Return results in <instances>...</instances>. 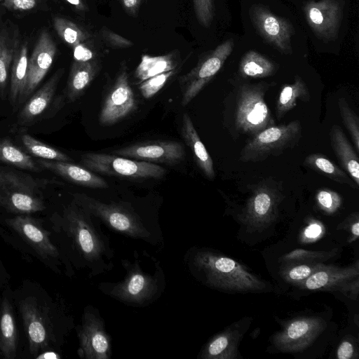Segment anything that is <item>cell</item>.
<instances>
[{
  "mask_svg": "<svg viewBox=\"0 0 359 359\" xmlns=\"http://www.w3.org/2000/svg\"><path fill=\"white\" fill-rule=\"evenodd\" d=\"M194 276L210 288L228 293L269 292V283L243 264L214 250L203 248L194 251L189 261Z\"/></svg>",
  "mask_w": 359,
  "mask_h": 359,
  "instance_id": "cell-1",
  "label": "cell"
},
{
  "mask_svg": "<svg viewBox=\"0 0 359 359\" xmlns=\"http://www.w3.org/2000/svg\"><path fill=\"white\" fill-rule=\"evenodd\" d=\"M126 270L123 280L116 283H102L100 288L103 292L126 304L144 305L158 297L164 287L160 271L156 275L144 271L136 260L131 263L122 261Z\"/></svg>",
  "mask_w": 359,
  "mask_h": 359,
  "instance_id": "cell-2",
  "label": "cell"
},
{
  "mask_svg": "<svg viewBox=\"0 0 359 359\" xmlns=\"http://www.w3.org/2000/svg\"><path fill=\"white\" fill-rule=\"evenodd\" d=\"M269 88L266 83H245L238 88L235 109V127L243 134L255 135L275 125L265 94Z\"/></svg>",
  "mask_w": 359,
  "mask_h": 359,
  "instance_id": "cell-3",
  "label": "cell"
},
{
  "mask_svg": "<svg viewBox=\"0 0 359 359\" xmlns=\"http://www.w3.org/2000/svg\"><path fill=\"white\" fill-rule=\"evenodd\" d=\"M302 136L300 122L295 120L287 124L268 127L246 143L241 152L242 162H259L271 156L281 154L293 148Z\"/></svg>",
  "mask_w": 359,
  "mask_h": 359,
  "instance_id": "cell-4",
  "label": "cell"
},
{
  "mask_svg": "<svg viewBox=\"0 0 359 359\" xmlns=\"http://www.w3.org/2000/svg\"><path fill=\"white\" fill-rule=\"evenodd\" d=\"M76 203L90 216L101 219L110 229L123 235L147 239L150 233L131 208L121 203H105L84 194L74 195Z\"/></svg>",
  "mask_w": 359,
  "mask_h": 359,
  "instance_id": "cell-5",
  "label": "cell"
},
{
  "mask_svg": "<svg viewBox=\"0 0 359 359\" xmlns=\"http://www.w3.org/2000/svg\"><path fill=\"white\" fill-rule=\"evenodd\" d=\"M81 163L95 172L135 180L160 179L167 171L162 166L153 163L95 152L81 155Z\"/></svg>",
  "mask_w": 359,
  "mask_h": 359,
  "instance_id": "cell-6",
  "label": "cell"
},
{
  "mask_svg": "<svg viewBox=\"0 0 359 359\" xmlns=\"http://www.w3.org/2000/svg\"><path fill=\"white\" fill-rule=\"evenodd\" d=\"M64 216L66 231L88 263L97 265L104 256L109 255V248L93 225L88 212L78 206L69 207Z\"/></svg>",
  "mask_w": 359,
  "mask_h": 359,
  "instance_id": "cell-7",
  "label": "cell"
},
{
  "mask_svg": "<svg viewBox=\"0 0 359 359\" xmlns=\"http://www.w3.org/2000/svg\"><path fill=\"white\" fill-rule=\"evenodd\" d=\"M281 196L280 189L272 183L260 184L248 198L238 221L250 232L266 230L277 220Z\"/></svg>",
  "mask_w": 359,
  "mask_h": 359,
  "instance_id": "cell-8",
  "label": "cell"
},
{
  "mask_svg": "<svg viewBox=\"0 0 359 359\" xmlns=\"http://www.w3.org/2000/svg\"><path fill=\"white\" fill-rule=\"evenodd\" d=\"M233 46V40L226 39L203 56L188 73L179 78L182 106L185 107L189 104L219 72L231 55Z\"/></svg>",
  "mask_w": 359,
  "mask_h": 359,
  "instance_id": "cell-9",
  "label": "cell"
},
{
  "mask_svg": "<svg viewBox=\"0 0 359 359\" xmlns=\"http://www.w3.org/2000/svg\"><path fill=\"white\" fill-rule=\"evenodd\" d=\"M249 15L257 32L266 43L283 54L292 53L291 39L294 29L287 19L273 14L261 4L252 5Z\"/></svg>",
  "mask_w": 359,
  "mask_h": 359,
  "instance_id": "cell-10",
  "label": "cell"
},
{
  "mask_svg": "<svg viewBox=\"0 0 359 359\" xmlns=\"http://www.w3.org/2000/svg\"><path fill=\"white\" fill-rule=\"evenodd\" d=\"M344 6L342 0H311L304 5L306 22L320 40L328 43L337 39Z\"/></svg>",
  "mask_w": 359,
  "mask_h": 359,
  "instance_id": "cell-11",
  "label": "cell"
},
{
  "mask_svg": "<svg viewBox=\"0 0 359 359\" xmlns=\"http://www.w3.org/2000/svg\"><path fill=\"white\" fill-rule=\"evenodd\" d=\"M318 316H302L289 321L273 338L274 346L281 352L297 353L309 346L325 328Z\"/></svg>",
  "mask_w": 359,
  "mask_h": 359,
  "instance_id": "cell-12",
  "label": "cell"
},
{
  "mask_svg": "<svg viewBox=\"0 0 359 359\" xmlns=\"http://www.w3.org/2000/svg\"><path fill=\"white\" fill-rule=\"evenodd\" d=\"M137 100L130 85L126 67H122L101 106L99 121L103 126L114 124L136 110Z\"/></svg>",
  "mask_w": 359,
  "mask_h": 359,
  "instance_id": "cell-13",
  "label": "cell"
},
{
  "mask_svg": "<svg viewBox=\"0 0 359 359\" xmlns=\"http://www.w3.org/2000/svg\"><path fill=\"white\" fill-rule=\"evenodd\" d=\"M79 355L86 359H109L111 355L110 337L104 320L91 309H86L82 325L78 331Z\"/></svg>",
  "mask_w": 359,
  "mask_h": 359,
  "instance_id": "cell-14",
  "label": "cell"
},
{
  "mask_svg": "<svg viewBox=\"0 0 359 359\" xmlns=\"http://www.w3.org/2000/svg\"><path fill=\"white\" fill-rule=\"evenodd\" d=\"M113 154L147 162L175 165L184 160V146L175 141H151L135 144L116 149Z\"/></svg>",
  "mask_w": 359,
  "mask_h": 359,
  "instance_id": "cell-15",
  "label": "cell"
},
{
  "mask_svg": "<svg viewBox=\"0 0 359 359\" xmlns=\"http://www.w3.org/2000/svg\"><path fill=\"white\" fill-rule=\"evenodd\" d=\"M56 52L52 37L47 30H43L28 60L27 83L20 103L23 102L41 82L53 62Z\"/></svg>",
  "mask_w": 359,
  "mask_h": 359,
  "instance_id": "cell-16",
  "label": "cell"
},
{
  "mask_svg": "<svg viewBox=\"0 0 359 359\" xmlns=\"http://www.w3.org/2000/svg\"><path fill=\"white\" fill-rule=\"evenodd\" d=\"M252 318H244L212 337L199 353L201 359H236L238 344Z\"/></svg>",
  "mask_w": 359,
  "mask_h": 359,
  "instance_id": "cell-17",
  "label": "cell"
},
{
  "mask_svg": "<svg viewBox=\"0 0 359 359\" xmlns=\"http://www.w3.org/2000/svg\"><path fill=\"white\" fill-rule=\"evenodd\" d=\"M359 276L358 262L346 267L326 264L305 280L292 285L299 290L340 291L348 280Z\"/></svg>",
  "mask_w": 359,
  "mask_h": 359,
  "instance_id": "cell-18",
  "label": "cell"
},
{
  "mask_svg": "<svg viewBox=\"0 0 359 359\" xmlns=\"http://www.w3.org/2000/svg\"><path fill=\"white\" fill-rule=\"evenodd\" d=\"M7 222L42 257H58L59 252L52 243L49 233L36 219L26 215H19Z\"/></svg>",
  "mask_w": 359,
  "mask_h": 359,
  "instance_id": "cell-19",
  "label": "cell"
},
{
  "mask_svg": "<svg viewBox=\"0 0 359 359\" xmlns=\"http://www.w3.org/2000/svg\"><path fill=\"white\" fill-rule=\"evenodd\" d=\"M20 311L29 341V351L32 355L45 349L49 341L48 329L39 309L36 303L24 300L20 304Z\"/></svg>",
  "mask_w": 359,
  "mask_h": 359,
  "instance_id": "cell-20",
  "label": "cell"
},
{
  "mask_svg": "<svg viewBox=\"0 0 359 359\" xmlns=\"http://www.w3.org/2000/svg\"><path fill=\"white\" fill-rule=\"evenodd\" d=\"M39 165L67 181L92 189H106L109 187L107 181L84 166L71 162L38 159Z\"/></svg>",
  "mask_w": 359,
  "mask_h": 359,
  "instance_id": "cell-21",
  "label": "cell"
},
{
  "mask_svg": "<svg viewBox=\"0 0 359 359\" xmlns=\"http://www.w3.org/2000/svg\"><path fill=\"white\" fill-rule=\"evenodd\" d=\"M47 183L50 181H36L30 176L0 170V206L7 210L19 194L37 192L41 184Z\"/></svg>",
  "mask_w": 359,
  "mask_h": 359,
  "instance_id": "cell-22",
  "label": "cell"
},
{
  "mask_svg": "<svg viewBox=\"0 0 359 359\" xmlns=\"http://www.w3.org/2000/svg\"><path fill=\"white\" fill-rule=\"evenodd\" d=\"M64 73V69H58L46 83L27 101L18 116L21 125L32 122L40 116L50 104Z\"/></svg>",
  "mask_w": 359,
  "mask_h": 359,
  "instance_id": "cell-23",
  "label": "cell"
},
{
  "mask_svg": "<svg viewBox=\"0 0 359 359\" xmlns=\"http://www.w3.org/2000/svg\"><path fill=\"white\" fill-rule=\"evenodd\" d=\"M181 134L184 142L191 150L194 158L198 168L207 178L213 180L215 176L213 161L201 140L187 113H184L182 116Z\"/></svg>",
  "mask_w": 359,
  "mask_h": 359,
  "instance_id": "cell-24",
  "label": "cell"
},
{
  "mask_svg": "<svg viewBox=\"0 0 359 359\" xmlns=\"http://www.w3.org/2000/svg\"><path fill=\"white\" fill-rule=\"evenodd\" d=\"M332 149L341 165L359 187V158L341 128L333 125L330 131Z\"/></svg>",
  "mask_w": 359,
  "mask_h": 359,
  "instance_id": "cell-25",
  "label": "cell"
},
{
  "mask_svg": "<svg viewBox=\"0 0 359 359\" xmlns=\"http://www.w3.org/2000/svg\"><path fill=\"white\" fill-rule=\"evenodd\" d=\"M99 70L100 64L96 59L88 62L74 60L70 69L66 88L68 102H74L85 93Z\"/></svg>",
  "mask_w": 359,
  "mask_h": 359,
  "instance_id": "cell-26",
  "label": "cell"
},
{
  "mask_svg": "<svg viewBox=\"0 0 359 359\" xmlns=\"http://www.w3.org/2000/svg\"><path fill=\"white\" fill-rule=\"evenodd\" d=\"M27 43L25 42L15 49L11 69L10 102L15 106L20 103L25 89L27 79Z\"/></svg>",
  "mask_w": 359,
  "mask_h": 359,
  "instance_id": "cell-27",
  "label": "cell"
},
{
  "mask_svg": "<svg viewBox=\"0 0 359 359\" xmlns=\"http://www.w3.org/2000/svg\"><path fill=\"white\" fill-rule=\"evenodd\" d=\"M0 350L3 356L13 359L17 350V327L12 306L4 298L0 310Z\"/></svg>",
  "mask_w": 359,
  "mask_h": 359,
  "instance_id": "cell-28",
  "label": "cell"
},
{
  "mask_svg": "<svg viewBox=\"0 0 359 359\" xmlns=\"http://www.w3.org/2000/svg\"><path fill=\"white\" fill-rule=\"evenodd\" d=\"M277 65L266 56L253 50L246 52L241 59L238 74L243 78L259 79L273 75Z\"/></svg>",
  "mask_w": 359,
  "mask_h": 359,
  "instance_id": "cell-29",
  "label": "cell"
},
{
  "mask_svg": "<svg viewBox=\"0 0 359 359\" xmlns=\"http://www.w3.org/2000/svg\"><path fill=\"white\" fill-rule=\"evenodd\" d=\"M310 93L305 82L296 75L294 83L284 85L279 93L276 103V116L278 119L292 109L299 100L303 102L310 100Z\"/></svg>",
  "mask_w": 359,
  "mask_h": 359,
  "instance_id": "cell-30",
  "label": "cell"
},
{
  "mask_svg": "<svg viewBox=\"0 0 359 359\" xmlns=\"http://www.w3.org/2000/svg\"><path fill=\"white\" fill-rule=\"evenodd\" d=\"M178 61L175 53L161 56L142 55L135 69V77L140 83L161 73L175 69Z\"/></svg>",
  "mask_w": 359,
  "mask_h": 359,
  "instance_id": "cell-31",
  "label": "cell"
},
{
  "mask_svg": "<svg viewBox=\"0 0 359 359\" xmlns=\"http://www.w3.org/2000/svg\"><path fill=\"white\" fill-rule=\"evenodd\" d=\"M304 164L338 183L347 184L353 189L358 187L346 171L322 154L316 153L308 155L304 159Z\"/></svg>",
  "mask_w": 359,
  "mask_h": 359,
  "instance_id": "cell-32",
  "label": "cell"
},
{
  "mask_svg": "<svg viewBox=\"0 0 359 359\" xmlns=\"http://www.w3.org/2000/svg\"><path fill=\"white\" fill-rule=\"evenodd\" d=\"M0 161L32 172L41 171L29 155L6 138L0 139Z\"/></svg>",
  "mask_w": 359,
  "mask_h": 359,
  "instance_id": "cell-33",
  "label": "cell"
},
{
  "mask_svg": "<svg viewBox=\"0 0 359 359\" xmlns=\"http://www.w3.org/2000/svg\"><path fill=\"white\" fill-rule=\"evenodd\" d=\"M22 142L26 150L32 156L41 159L72 162V159L65 153L25 134L21 137Z\"/></svg>",
  "mask_w": 359,
  "mask_h": 359,
  "instance_id": "cell-34",
  "label": "cell"
},
{
  "mask_svg": "<svg viewBox=\"0 0 359 359\" xmlns=\"http://www.w3.org/2000/svg\"><path fill=\"white\" fill-rule=\"evenodd\" d=\"M53 25L59 36L72 47L87 41L90 37L88 32L65 18L55 17Z\"/></svg>",
  "mask_w": 359,
  "mask_h": 359,
  "instance_id": "cell-35",
  "label": "cell"
},
{
  "mask_svg": "<svg viewBox=\"0 0 359 359\" xmlns=\"http://www.w3.org/2000/svg\"><path fill=\"white\" fill-rule=\"evenodd\" d=\"M326 264L323 262H297L283 264L280 276L287 282L294 285L308 278Z\"/></svg>",
  "mask_w": 359,
  "mask_h": 359,
  "instance_id": "cell-36",
  "label": "cell"
},
{
  "mask_svg": "<svg viewBox=\"0 0 359 359\" xmlns=\"http://www.w3.org/2000/svg\"><path fill=\"white\" fill-rule=\"evenodd\" d=\"M15 46L12 44L8 34L4 30L0 32V96L4 97L7 86L8 71L13 60Z\"/></svg>",
  "mask_w": 359,
  "mask_h": 359,
  "instance_id": "cell-37",
  "label": "cell"
},
{
  "mask_svg": "<svg viewBox=\"0 0 359 359\" xmlns=\"http://www.w3.org/2000/svg\"><path fill=\"white\" fill-rule=\"evenodd\" d=\"M338 107L342 121L351 137L355 149L357 153H359L358 116L343 97L339 99Z\"/></svg>",
  "mask_w": 359,
  "mask_h": 359,
  "instance_id": "cell-38",
  "label": "cell"
},
{
  "mask_svg": "<svg viewBox=\"0 0 359 359\" xmlns=\"http://www.w3.org/2000/svg\"><path fill=\"white\" fill-rule=\"evenodd\" d=\"M333 252L309 251L297 249L284 255L282 258L283 264L297 262H323L330 259Z\"/></svg>",
  "mask_w": 359,
  "mask_h": 359,
  "instance_id": "cell-39",
  "label": "cell"
},
{
  "mask_svg": "<svg viewBox=\"0 0 359 359\" xmlns=\"http://www.w3.org/2000/svg\"><path fill=\"white\" fill-rule=\"evenodd\" d=\"M176 73V69L170 70L152 76L140 83L139 90L145 99L154 96Z\"/></svg>",
  "mask_w": 359,
  "mask_h": 359,
  "instance_id": "cell-40",
  "label": "cell"
},
{
  "mask_svg": "<svg viewBox=\"0 0 359 359\" xmlns=\"http://www.w3.org/2000/svg\"><path fill=\"white\" fill-rule=\"evenodd\" d=\"M198 22L205 27H209L215 16V0H192Z\"/></svg>",
  "mask_w": 359,
  "mask_h": 359,
  "instance_id": "cell-41",
  "label": "cell"
},
{
  "mask_svg": "<svg viewBox=\"0 0 359 359\" xmlns=\"http://www.w3.org/2000/svg\"><path fill=\"white\" fill-rule=\"evenodd\" d=\"M316 198L318 206L328 213L334 212L341 204L339 194L328 189H319Z\"/></svg>",
  "mask_w": 359,
  "mask_h": 359,
  "instance_id": "cell-42",
  "label": "cell"
},
{
  "mask_svg": "<svg viewBox=\"0 0 359 359\" xmlns=\"http://www.w3.org/2000/svg\"><path fill=\"white\" fill-rule=\"evenodd\" d=\"M101 34L104 41L112 47L124 48L133 46L132 41L106 27L101 29Z\"/></svg>",
  "mask_w": 359,
  "mask_h": 359,
  "instance_id": "cell-43",
  "label": "cell"
},
{
  "mask_svg": "<svg viewBox=\"0 0 359 359\" xmlns=\"http://www.w3.org/2000/svg\"><path fill=\"white\" fill-rule=\"evenodd\" d=\"M74 60L88 62L95 60V53L86 41L73 47Z\"/></svg>",
  "mask_w": 359,
  "mask_h": 359,
  "instance_id": "cell-44",
  "label": "cell"
},
{
  "mask_svg": "<svg viewBox=\"0 0 359 359\" xmlns=\"http://www.w3.org/2000/svg\"><path fill=\"white\" fill-rule=\"evenodd\" d=\"M0 3L10 10L19 11L32 10L37 5L36 0H0Z\"/></svg>",
  "mask_w": 359,
  "mask_h": 359,
  "instance_id": "cell-45",
  "label": "cell"
},
{
  "mask_svg": "<svg viewBox=\"0 0 359 359\" xmlns=\"http://www.w3.org/2000/svg\"><path fill=\"white\" fill-rule=\"evenodd\" d=\"M355 348L349 340H344L338 346L337 358L339 359H351L354 358Z\"/></svg>",
  "mask_w": 359,
  "mask_h": 359,
  "instance_id": "cell-46",
  "label": "cell"
},
{
  "mask_svg": "<svg viewBox=\"0 0 359 359\" xmlns=\"http://www.w3.org/2000/svg\"><path fill=\"white\" fill-rule=\"evenodd\" d=\"M142 0H121L125 11L130 15H135Z\"/></svg>",
  "mask_w": 359,
  "mask_h": 359,
  "instance_id": "cell-47",
  "label": "cell"
},
{
  "mask_svg": "<svg viewBox=\"0 0 359 359\" xmlns=\"http://www.w3.org/2000/svg\"><path fill=\"white\" fill-rule=\"evenodd\" d=\"M322 232L321 226L318 223H312L309 225L304 231L305 237L309 239L317 238Z\"/></svg>",
  "mask_w": 359,
  "mask_h": 359,
  "instance_id": "cell-48",
  "label": "cell"
},
{
  "mask_svg": "<svg viewBox=\"0 0 359 359\" xmlns=\"http://www.w3.org/2000/svg\"><path fill=\"white\" fill-rule=\"evenodd\" d=\"M69 4L72 5L76 8V9L81 11H85L87 8L85 4L82 0H65Z\"/></svg>",
  "mask_w": 359,
  "mask_h": 359,
  "instance_id": "cell-49",
  "label": "cell"
},
{
  "mask_svg": "<svg viewBox=\"0 0 359 359\" xmlns=\"http://www.w3.org/2000/svg\"><path fill=\"white\" fill-rule=\"evenodd\" d=\"M37 358H39V359H52V358H59L60 356L57 355V353H54V352H45L43 353H41V355H38L36 357Z\"/></svg>",
  "mask_w": 359,
  "mask_h": 359,
  "instance_id": "cell-50",
  "label": "cell"
},
{
  "mask_svg": "<svg viewBox=\"0 0 359 359\" xmlns=\"http://www.w3.org/2000/svg\"><path fill=\"white\" fill-rule=\"evenodd\" d=\"M359 223L358 219H356L355 222L353 223L351 226V232L353 235H354L356 238L358 237L359 235Z\"/></svg>",
  "mask_w": 359,
  "mask_h": 359,
  "instance_id": "cell-51",
  "label": "cell"
}]
</instances>
